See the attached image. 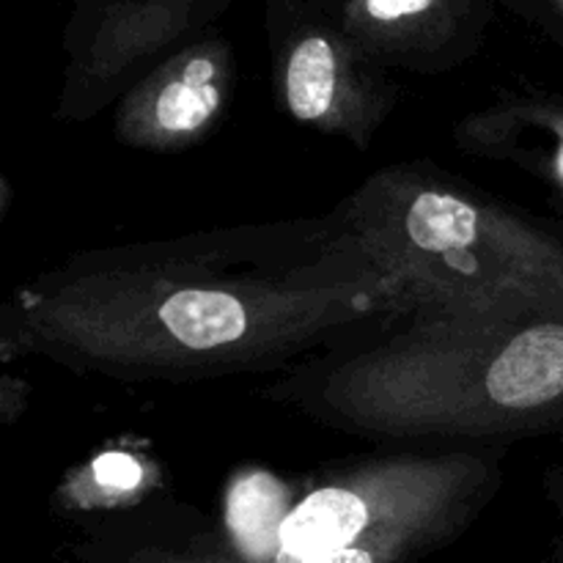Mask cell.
Masks as SVG:
<instances>
[{"label": "cell", "mask_w": 563, "mask_h": 563, "mask_svg": "<svg viewBox=\"0 0 563 563\" xmlns=\"http://www.w3.org/2000/svg\"><path fill=\"white\" fill-rule=\"evenodd\" d=\"M146 478H154L152 465H141L130 454H110L99 456L91 465L82 467L77 478L64 484V493L69 500H77V506L88 509H132L137 504L141 489H146Z\"/></svg>", "instance_id": "cell-9"}, {"label": "cell", "mask_w": 563, "mask_h": 563, "mask_svg": "<svg viewBox=\"0 0 563 563\" xmlns=\"http://www.w3.org/2000/svg\"><path fill=\"white\" fill-rule=\"evenodd\" d=\"M236 80L234 44L212 27L119 99L113 108L115 141L132 152H187L218 130Z\"/></svg>", "instance_id": "cell-6"}, {"label": "cell", "mask_w": 563, "mask_h": 563, "mask_svg": "<svg viewBox=\"0 0 563 563\" xmlns=\"http://www.w3.org/2000/svg\"><path fill=\"white\" fill-rule=\"evenodd\" d=\"M258 399L385 449L563 438V319L390 313L280 372Z\"/></svg>", "instance_id": "cell-2"}, {"label": "cell", "mask_w": 563, "mask_h": 563, "mask_svg": "<svg viewBox=\"0 0 563 563\" xmlns=\"http://www.w3.org/2000/svg\"><path fill=\"white\" fill-rule=\"evenodd\" d=\"M27 401H31V388L22 377H14V374L5 368L0 374V423L5 429L14 427L27 410Z\"/></svg>", "instance_id": "cell-11"}, {"label": "cell", "mask_w": 563, "mask_h": 563, "mask_svg": "<svg viewBox=\"0 0 563 563\" xmlns=\"http://www.w3.org/2000/svg\"><path fill=\"white\" fill-rule=\"evenodd\" d=\"M498 5L563 49V0H498Z\"/></svg>", "instance_id": "cell-10"}, {"label": "cell", "mask_w": 563, "mask_h": 563, "mask_svg": "<svg viewBox=\"0 0 563 563\" xmlns=\"http://www.w3.org/2000/svg\"><path fill=\"white\" fill-rule=\"evenodd\" d=\"M0 187H3V207H0V218H5V214H9V203H11V196H14V190H11V181H9V176H3V179H0Z\"/></svg>", "instance_id": "cell-13"}, {"label": "cell", "mask_w": 563, "mask_h": 563, "mask_svg": "<svg viewBox=\"0 0 563 563\" xmlns=\"http://www.w3.org/2000/svg\"><path fill=\"white\" fill-rule=\"evenodd\" d=\"M542 489L548 495V500L553 504V509L559 511L561 520V533H563V462H555L548 471L542 473Z\"/></svg>", "instance_id": "cell-12"}, {"label": "cell", "mask_w": 563, "mask_h": 563, "mask_svg": "<svg viewBox=\"0 0 563 563\" xmlns=\"http://www.w3.org/2000/svg\"><path fill=\"white\" fill-rule=\"evenodd\" d=\"M280 113L368 152L401 102L394 71L368 58L311 0H262Z\"/></svg>", "instance_id": "cell-4"}, {"label": "cell", "mask_w": 563, "mask_h": 563, "mask_svg": "<svg viewBox=\"0 0 563 563\" xmlns=\"http://www.w3.org/2000/svg\"><path fill=\"white\" fill-rule=\"evenodd\" d=\"M236 0H75L60 33L53 119L86 124L179 49L218 27Z\"/></svg>", "instance_id": "cell-5"}, {"label": "cell", "mask_w": 563, "mask_h": 563, "mask_svg": "<svg viewBox=\"0 0 563 563\" xmlns=\"http://www.w3.org/2000/svg\"><path fill=\"white\" fill-rule=\"evenodd\" d=\"M368 58L390 71L438 77L487 44L498 0H311Z\"/></svg>", "instance_id": "cell-7"}, {"label": "cell", "mask_w": 563, "mask_h": 563, "mask_svg": "<svg viewBox=\"0 0 563 563\" xmlns=\"http://www.w3.org/2000/svg\"><path fill=\"white\" fill-rule=\"evenodd\" d=\"M333 212L399 313L563 319V231L429 159L383 165Z\"/></svg>", "instance_id": "cell-3"}, {"label": "cell", "mask_w": 563, "mask_h": 563, "mask_svg": "<svg viewBox=\"0 0 563 563\" xmlns=\"http://www.w3.org/2000/svg\"><path fill=\"white\" fill-rule=\"evenodd\" d=\"M399 313L335 212L75 251L11 291L0 363L38 357L124 385L297 366Z\"/></svg>", "instance_id": "cell-1"}, {"label": "cell", "mask_w": 563, "mask_h": 563, "mask_svg": "<svg viewBox=\"0 0 563 563\" xmlns=\"http://www.w3.org/2000/svg\"><path fill=\"white\" fill-rule=\"evenodd\" d=\"M467 157L509 165L563 203V93L537 86L500 88L451 130Z\"/></svg>", "instance_id": "cell-8"}]
</instances>
